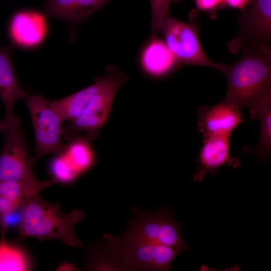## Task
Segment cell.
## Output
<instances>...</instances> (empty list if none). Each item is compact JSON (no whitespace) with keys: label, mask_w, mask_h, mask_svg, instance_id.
<instances>
[{"label":"cell","mask_w":271,"mask_h":271,"mask_svg":"<svg viewBox=\"0 0 271 271\" xmlns=\"http://www.w3.org/2000/svg\"><path fill=\"white\" fill-rule=\"evenodd\" d=\"M239 58L233 63H220L218 69L227 82L223 100L239 110L250 108L271 92V47H243Z\"/></svg>","instance_id":"obj_1"},{"label":"cell","mask_w":271,"mask_h":271,"mask_svg":"<svg viewBox=\"0 0 271 271\" xmlns=\"http://www.w3.org/2000/svg\"><path fill=\"white\" fill-rule=\"evenodd\" d=\"M21 208L19 239H57L75 248L82 246L74 231L76 224L83 220L82 211L74 210L64 213L59 204L50 203L40 195L27 200Z\"/></svg>","instance_id":"obj_2"},{"label":"cell","mask_w":271,"mask_h":271,"mask_svg":"<svg viewBox=\"0 0 271 271\" xmlns=\"http://www.w3.org/2000/svg\"><path fill=\"white\" fill-rule=\"evenodd\" d=\"M126 75L113 66L108 82L91 98L89 103L76 118L68 121L64 127L63 137L67 142L85 132L88 140H95L106 122L112 102L118 89L127 81Z\"/></svg>","instance_id":"obj_3"},{"label":"cell","mask_w":271,"mask_h":271,"mask_svg":"<svg viewBox=\"0 0 271 271\" xmlns=\"http://www.w3.org/2000/svg\"><path fill=\"white\" fill-rule=\"evenodd\" d=\"M103 237L108 241L109 249L118 256L128 270H170L171 263L180 253L157 243L130 240L108 234Z\"/></svg>","instance_id":"obj_4"},{"label":"cell","mask_w":271,"mask_h":271,"mask_svg":"<svg viewBox=\"0 0 271 271\" xmlns=\"http://www.w3.org/2000/svg\"><path fill=\"white\" fill-rule=\"evenodd\" d=\"M25 99L35 134L34 162L46 155L62 153L66 145L62 140L63 121L51 105L50 101L40 95L28 96Z\"/></svg>","instance_id":"obj_5"},{"label":"cell","mask_w":271,"mask_h":271,"mask_svg":"<svg viewBox=\"0 0 271 271\" xmlns=\"http://www.w3.org/2000/svg\"><path fill=\"white\" fill-rule=\"evenodd\" d=\"M160 31L179 67L193 65L219 69L220 63H216L210 60L200 44L195 21L184 22L170 15L164 19Z\"/></svg>","instance_id":"obj_6"},{"label":"cell","mask_w":271,"mask_h":271,"mask_svg":"<svg viewBox=\"0 0 271 271\" xmlns=\"http://www.w3.org/2000/svg\"><path fill=\"white\" fill-rule=\"evenodd\" d=\"M247 6L238 16L237 36L229 44L232 52L242 47L270 45L271 0H250Z\"/></svg>","instance_id":"obj_7"},{"label":"cell","mask_w":271,"mask_h":271,"mask_svg":"<svg viewBox=\"0 0 271 271\" xmlns=\"http://www.w3.org/2000/svg\"><path fill=\"white\" fill-rule=\"evenodd\" d=\"M2 133L4 143L0 154V181L36 180L34 161L29 156L23 129L11 128Z\"/></svg>","instance_id":"obj_8"},{"label":"cell","mask_w":271,"mask_h":271,"mask_svg":"<svg viewBox=\"0 0 271 271\" xmlns=\"http://www.w3.org/2000/svg\"><path fill=\"white\" fill-rule=\"evenodd\" d=\"M47 17L44 12L34 9L15 12L7 23L10 45L25 50H33L41 46L48 35Z\"/></svg>","instance_id":"obj_9"},{"label":"cell","mask_w":271,"mask_h":271,"mask_svg":"<svg viewBox=\"0 0 271 271\" xmlns=\"http://www.w3.org/2000/svg\"><path fill=\"white\" fill-rule=\"evenodd\" d=\"M13 49L10 45L0 46V98L5 108V116L0 121L1 132L20 126L21 120L14 113V106L18 100L28 96L17 77L12 59Z\"/></svg>","instance_id":"obj_10"},{"label":"cell","mask_w":271,"mask_h":271,"mask_svg":"<svg viewBox=\"0 0 271 271\" xmlns=\"http://www.w3.org/2000/svg\"><path fill=\"white\" fill-rule=\"evenodd\" d=\"M230 137L214 135L204 137L203 145L196 160L197 168L193 180L202 182L208 175L215 176L218 169L228 165L236 168L239 164L237 158L230 155Z\"/></svg>","instance_id":"obj_11"},{"label":"cell","mask_w":271,"mask_h":271,"mask_svg":"<svg viewBox=\"0 0 271 271\" xmlns=\"http://www.w3.org/2000/svg\"><path fill=\"white\" fill-rule=\"evenodd\" d=\"M197 115V129L203 137L231 136L242 121L241 110L223 100L211 107L206 106L199 107Z\"/></svg>","instance_id":"obj_12"},{"label":"cell","mask_w":271,"mask_h":271,"mask_svg":"<svg viewBox=\"0 0 271 271\" xmlns=\"http://www.w3.org/2000/svg\"><path fill=\"white\" fill-rule=\"evenodd\" d=\"M111 0H46L43 9L48 17L75 26Z\"/></svg>","instance_id":"obj_13"},{"label":"cell","mask_w":271,"mask_h":271,"mask_svg":"<svg viewBox=\"0 0 271 271\" xmlns=\"http://www.w3.org/2000/svg\"><path fill=\"white\" fill-rule=\"evenodd\" d=\"M113 68V66H108L105 75L97 78L91 85L66 97L50 101L63 122L73 120L81 113L92 96L109 80Z\"/></svg>","instance_id":"obj_14"},{"label":"cell","mask_w":271,"mask_h":271,"mask_svg":"<svg viewBox=\"0 0 271 271\" xmlns=\"http://www.w3.org/2000/svg\"><path fill=\"white\" fill-rule=\"evenodd\" d=\"M143 69L156 77L164 76L178 67V64L165 42L157 37L150 40L141 56Z\"/></svg>","instance_id":"obj_15"},{"label":"cell","mask_w":271,"mask_h":271,"mask_svg":"<svg viewBox=\"0 0 271 271\" xmlns=\"http://www.w3.org/2000/svg\"><path fill=\"white\" fill-rule=\"evenodd\" d=\"M252 118L259 123V137L256 146L250 153L265 161L271 151V92L260 98L249 109Z\"/></svg>","instance_id":"obj_16"},{"label":"cell","mask_w":271,"mask_h":271,"mask_svg":"<svg viewBox=\"0 0 271 271\" xmlns=\"http://www.w3.org/2000/svg\"><path fill=\"white\" fill-rule=\"evenodd\" d=\"M136 217L127 232L121 235L134 241L157 243L165 208H159L154 212H145L134 207Z\"/></svg>","instance_id":"obj_17"},{"label":"cell","mask_w":271,"mask_h":271,"mask_svg":"<svg viewBox=\"0 0 271 271\" xmlns=\"http://www.w3.org/2000/svg\"><path fill=\"white\" fill-rule=\"evenodd\" d=\"M57 183L59 182L54 177L44 181H0V195L21 208L27 200L39 195L42 190Z\"/></svg>","instance_id":"obj_18"},{"label":"cell","mask_w":271,"mask_h":271,"mask_svg":"<svg viewBox=\"0 0 271 271\" xmlns=\"http://www.w3.org/2000/svg\"><path fill=\"white\" fill-rule=\"evenodd\" d=\"M63 155L73 169L79 174L89 169L94 161V154L89 141L79 136L67 142Z\"/></svg>","instance_id":"obj_19"},{"label":"cell","mask_w":271,"mask_h":271,"mask_svg":"<svg viewBox=\"0 0 271 271\" xmlns=\"http://www.w3.org/2000/svg\"><path fill=\"white\" fill-rule=\"evenodd\" d=\"M181 223H177L170 207L165 208L157 243L173 247L180 252L189 249L181 235Z\"/></svg>","instance_id":"obj_20"},{"label":"cell","mask_w":271,"mask_h":271,"mask_svg":"<svg viewBox=\"0 0 271 271\" xmlns=\"http://www.w3.org/2000/svg\"><path fill=\"white\" fill-rule=\"evenodd\" d=\"M30 268L26 253L21 248L0 239V271H22Z\"/></svg>","instance_id":"obj_21"},{"label":"cell","mask_w":271,"mask_h":271,"mask_svg":"<svg viewBox=\"0 0 271 271\" xmlns=\"http://www.w3.org/2000/svg\"><path fill=\"white\" fill-rule=\"evenodd\" d=\"M182 0H150L152 12L151 35L150 40L156 38L164 19L170 15L172 3H178Z\"/></svg>","instance_id":"obj_22"},{"label":"cell","mask_w":271,"mask_h":271,"mask_svg":"<svg viewBox=\"0 0 271 271\" xmlns=\"http://www.w3.org/2000/svg\"><path fill=\"white\" fill-rule=\"evenodd\" d=\"M57 155L51 163L53 177L56 178L59 183L71 182L79 175L70 166L63 154Z\"/></svg>","instance_id":"obj_23"},{"label":"cell","mask_w":271,"mask_h":271,"mask_svg":"<svg viewBox=\"0 0 271 271\" xmlns=\"http://www.w3.org/2000/svg\"><path fill=\"white\" fill-rule=\"evenodd\" d=\"M19 208V206L15 203L0 195V239H6L8 226L7 216Z\"/></svg>","instance_id":"obj_24"},{"label":"cell","mask_w":271,"mask_h":271,"mask_svg":"<svg viewBox=\"0 0 271 271\" xmlns=\"http://www.w3.org/2000/svg\"><path fill=\"white\" fill-rule=\"evenodd\" d=\"M194 1L198 10L212 15L224 6L222 0H194Z\"/></svg>","instance_id":"obj_25"},{"label":"cell","mask_w":271,"mask_h":271,"mask_svg":"<svg viewBox=\"0 0 271 271\" xmlns=\"http://www.w3.org/2000/svg\"><path fill=\"white\" fill-rule=\"evenodd\" d=\"M250 0H222L224 6L244 10Z\"/></svg>","instance_id":"obj_26"}]
</instances>
